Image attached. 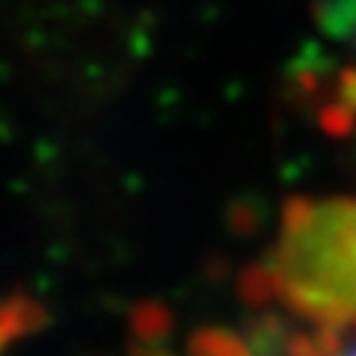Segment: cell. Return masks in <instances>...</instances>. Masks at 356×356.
Returning <instances> with one entry per match:
<instances>
[{
    "label": "cell",
    "mask_w": 356,
    "mask_h": 356,
    "mask_svg": "<svg viewBox=\"0 0 356 356\" xmlns=\"http://www.w3.org/2000/svg\"><path fill=\"white\" fill-rule=\"evenodd\" d=\"M184 356H282L276 330L261 321L252 332H238L226 327L199 330L187 341Z\"/></svg>",
    "instance_id": "7a4b0ae2"
},
{
    "label": "cell",
    "mask_w": 356,
    "mask_h": 356,
    "mask_svg": "<svg viewBox=\"0 0 356 356\" xmlns=\"http://www.w3.org/2000/svg\"><path fill=\"white\" fill-rule=\"evenodd\" d=\"M18 327H21V306L0 309V339H3V332H15Z\"/></svg>",
    "instance_id": "277c9868"
},
{
    "label": "cell",
    "mask_w": 356,
    "mask_h": 356,
    "mask_svg": "<svg viewBox=\"0 0 356 356\" xmlns=\"http://www.w3.org/2000/svg\"><path fill=\"white\" fill-rule=\"evenodd\" d=\"M243 294L306 330L356 327V199L294 196Z\"/></svg>",
    "instance_id": "6da1fadb"
},
{
    "label": "cell",
    "mask_w": 356,
    "mask_h": 356,
    "mask_svg": "<svg viewBox=\"0 0 356 356\" xmlns=\"http://www.w3.org/2000/svg\"><path fill=\"white\" fill-rule=\"evenodd\" d=\"M282 356H356V327L339 332L306 330L288 321Z\"/></svg>",
    "instance_id": "3957f363"
}]
</instances>
